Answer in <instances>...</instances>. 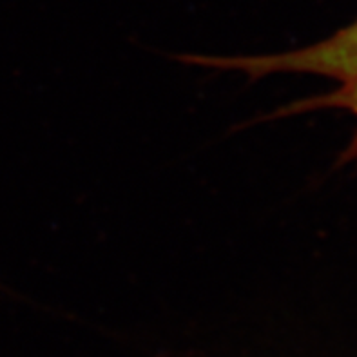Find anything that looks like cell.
<instances>
[{
	"instance_id": "cell-1",
	"label": "cell",
	"mask_w": 357,
	"mask_h": 357,
	"mask_svg": "<svg viewBox=\"0 0 357 357\" xmlns=\"http://www.w3.org/2000/svg\"><path fill=\"white\" fill-rule=\"evenodd\" d=\"M178 60L202 68L218 69V71L241 73L252 82L281 73L317 75L337 82V87L328 93L296 100L265 116L263 114L256 116L247 122V126L314 113V111H325V109L347 111L357 122V18L349 26L337 29L334 35L294 51L272 54H236V56L180 54ZM340 163H357V129L347 149L341 153Z\"/></svg>"
}]
</instances>
